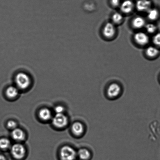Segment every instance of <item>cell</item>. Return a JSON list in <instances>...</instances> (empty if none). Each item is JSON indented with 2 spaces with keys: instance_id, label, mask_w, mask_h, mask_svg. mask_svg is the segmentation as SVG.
<instances>
[{
  "instance_id": "obj_16",
  "label": "cell",
  "mask_w": 160,
  "mask_h": 160,
  "mask_svg": "<svg viewBox=\"0 0 160 160\" xmlns=\"http://www.w3.org/2000/svg\"><path fill=\"white\" fill-rule=\"evenodd\" d=\"M159 12L156 9L150 8L147 11V17L149 19L155 20L159 17Z\"/></svg>"
},
{
  "instance_id": "obj_9",
  "label": "cell",
  "mask_w": 160,
  "mask_h": 160,
  "mask_svg": "<svg viewBox=\"0 0 160 160\" xmlns=\"http://www.w3.org/2000/svg\"><path fill=\"white\" fill-rule=\"evenodd\" d=\"M134 4L130 0H125L121 4V10L123 13H129L132 12L134 8Z\"/></svg>"
},
{
  "instance_id": "obj_25",
  "label": "cell",
  "mask_w": 160,
  "mask_h": 160,
  "mask_svg": "<svg viewBox=\"0 0 160 160\" xmlns=\"http://www.w3.org/2000/svg\"><path fill=\"white\" fill-rule=\"evenodd\" d=\"M0 160H6V158L2 155H0Z\"/></svg>"
},
{
  "instance_id": "obj_12",
  "label": "cell",
  "mask_w": 160,
  "mask_h": 160,
  "mask_svg": "<svg viewBox=\"0 0 160 160\" xmlns=\"http://www.w3.org/2000/svg\"><path fill=\"white\" fill-rule=\"evenodd\" d=\"M132 24L133 26L136 29H141L145 26V20L142 17H136L133 20Z\"/></svg>"
},
{
  "instance_id": "obj_1",
  "label": "cell",
  "mask_w": 160,
  "mask_h": 160,
  "mask_svg": "<svg viewBox=\"0 0 160 160\" xmlns=\"http://www.w3.org/2000/svg\"><path fill=\"white\" fill-rule=\"evenodd\" d=\"M15 82L17 87L24 89L29 87L31 84V79L28 73L24 72H20L16 75Z\"/></svg>"
},
{
  "instance_id": "obj_11",
  "label": "cell",
  "mask_w": 160,
  "mask_h": 160,
  "mask_svg": "<svg viewBox=\"0 0 160 160\" xmlns=\"http://www.w3.org/2000/svg\"><path fill=\"white\" fill-rule=\"evenodd\" d=\"M72 130L73 134L78 136L83 134L84 128L82 123L79 122H76L72 125Z\"/></svg>"
},
{
  "instance_id": "obj_10",
  "label": "cell",
  "mask_w": 160,
  "mask_h": 160,
  "mask_svg": "<svg viewBox=\"0 0 160 160\" xmlns=\"http://www.w3.org/2000/svg\"><path fill=\"white\" fill-rule=\"evenodd\" d=\"M12 136L14 140L18 142L24 140L25 138V133L22 130L18 128H16L13 130L12 133Z\"/></svg>"
},
{
  "instance_id": "obj_17",
  "label": "cell",
  "mask_w": 160,
  "mask_h": 160,
  "mask_svg": "<svg viewBox=\"0 0 160 160\" xmlns=\"http://www.w3.org/2000/svg\"><path fill=\"white\" fill-rule=\"evenodd\" d=\"M146 52L148 57L153 58L158 55L159 54V51L156 47L150 46L147 48Z\"/></svg>"
},
{
  "instance_id": "obj_24",
  "label": "cell",
  "mask_w": 160,
  "mask_h": 160,
  "mask_svg": "<svg viewBox=\"0 0 160 160\" xmlns=\"http://www.w3.org/2000/svg\"><path fill=\"white\" fill-rule=\"evenodd\" d=\"M120 3V0H111V4L114 7L119 6Z\"/></svg>"
},
{
  "instance_id": "obj_4",
  "label": "cell",
  "mask_w": 160,
  "mask_h": 160,
  "mask_svg": "<svg viewBox=\"0 0 160 160\" xmlns=\"http://www.w3.org/2000/svg\"><path fill=\"white\" fill-rule=\"evenodd\" d=\"M67 117L63 114H56L52 119V123L58 128H62L68 123Z\"/></svg>"
},
{
  "instance_id": "obj_23",
  "label": "cell",
  "mask_w": 160,
  "mask_h": 160,
  "mask_svg": "<svg viewBox=\"0 0 160 160\" xmlns=\"http://www.w3.org/2000/svg\"><path fill=\"white\" fill-rule=\"evenodd\" d=\"M54 111L56 114H62L65 111V109L62 106H58L55 108Z\"/></svg>"
},
{
  "instance_id": "obj_19",
  "label": "cell",
  "mask_w": 160,
  "mask_h": 160,
  "mask_svg": "<svg viewBox=\"0 0 160 160\" xmlns=\"http://www.w3.org/2000/svg\"><path fill=\"white\" fill-rule=\"evenodd\" d=\"M123 18V16L121 14L118 12L114 13L112 17V21L116 24H119L121 22Z\"/></svg>"
},
{
  "instance_id": "obj_5",
  "label": "cell",
  "mask_w": 160,
  "mask_h": 160,
  "mask_svg": "<svg viewBox=\"0 0 160 160\" xmlns=\"http://www.w3.org/2000/svg\"><path fill=\"white\" fill-rule=\"evenodd\" d=\"M121 90V88L119 84L116 83H112L108 87L107 93L109 98H115L120 95Z\"/></svg>"
},
{
  "instance_id": "obj_14",
  "label": "cell",
  "mask_w": 160,
  "mask_h": 160,
  "mask_svg": "<svg viewBox=\"0 0 160 160\" xmlns=\"http://www.w3.org/2000/svg\"><path fill=\"white\" fill-rule=\"evenodd\" d=\"M80 159L82 160H88L91 157L90 152L87 149H81L78 153Z\"/></svg>"
},
{
  "instance_id": "obj_6",
  "label": "cell",
  "mask_w": 160,
  "mask_h": 160,
  "mask_svg": "<svg viewBox=\"0 0 160 160\" xmlns=\"http://www.w3.org/2000/svg\"><path fill=\"white\" fill-rule=\"evenodd\" d=\"M134 39L136 43L142 46L147 45L149 42L148 36L142 32H138L135 34Z\"/></svg>"
},
{
  "instance_id": "obj_22",
  "label": "cell",
  "mask_w": 160,
  "mask_h": 160,
  "mask_svg": "<svg viewBox=\"0 0 160 160\" xmlns=\"http://www.w3.org/2000/svg\"><path fill=\"white\" fill-rule=\"evenodd\" d=\"M7 126L10 129L13 130L17 128V123L13 121L10 120L8 122Z\"/></svg>"
},
{
  "instance_id": "obj_13",
  "label": "cell",
  "mask_w": 160,
  "mask_h": 160,
  "mask_svg": "<svg viewBox=\"0 0 160 160\" xmlns=\"http://www.w3.org/2000/svg\"><path fill=\"white\" fill-rule=\"evenodd\" d=\"M39 116L42 120L44 121L49 120L52 117L51 111L47 108L41 109L39 111Z\"/></svg>"
},
{
  "instance_id": "obj_18",
  "label": "cell",
  "mask_w": 160,
  "mask_h": 160,
  "mask_svg": "<svg viewBox=\"0 0 160 160\" xmlns=\"http://www.w3.org/2000/svg\"><path fill=\"white\" fill-rule=\"evenodd\" d=\"M11 142L8 139L2 138L0 139V148L3 150H6L9 148Z\"/></svg>"
},
{
  "instance_id": "obj_21",
  "label": "cell",
  "mask_w": 160,
  "mask_h": 160,
  "mask_svg": "<svg viewBox=\"0 0 160 160\" xmlns=\"http://www.w3.org/2000/svg\"><path fill=\"white\" fill-rule=\"evenodd\" d=\"M153 42L156 46L160 47V33H158L154 36L153 37Z\"/></svg>"
},
{
  "instance_id": "obj_8",
  "label": "cell",
  "mask_w": 160,
  "mask_h": 160,
  "mask_svg": "<svg viewBox=\"0 0 160 160\" xmlns=\"http://www.w3.org/2000/svg\"><path fill=\"white\" fill-rule=\"evenodd\" d=\"M151 2L149 0H138L136 2V7L140 12H147L151 8Z\"/></svg>"
},
{
  "instance_id": "obj_20",
  "label": "cell",
  "mask_w": 160,
  "mask_h": 160,
  "mask_svg": "<svg viewBox=\"0 0 160 160\" xmlns=\"http://www.w3.org/2000/svg\"><path fill=\"white\" fill-rule=\"evenodd\" d=\"M146 29L147 32L149 33H153L156 30V27L152 23H148L146 26Z\"/></svg>"
},
{
  "instance_id": "obj_3",
  "label": "cell",
  "mask_w": 160,
  "mask_h": 160,
  "mask_svg": "<svg viewBox=\"0 0 160 160\" xmlns=\"http://www.w3.org/2000/svg\"><path fill=\"white\" fill-rule=\"evenodd\" d=\"M11 153L15 159H20L24 157L26 149L23 145L20 144H15L11 148Z\"/></svg>"
},
{
  "instance_id": "obj_15",
  "label": "cell",
  "mask_w": 160,
  "mask_h": 160,
  "mask_svg": "<svg viewBox=\"0 0 160 160\" xmlns=\"http://www.w3.org/2000/svg\"><path fill=\"white\" fill-rule=\"evenodd\" d=\"M18 89L15 86H10L8 88L6 91V95L10 98H15L18 95Z\"/></svg>"
},
{
  "instance_id": "obj_7",
  "label": "cell",
  "mask_w": 160,
  "mask_h": 160,
  "mask_svg": "<svg viewBox=\"0 0 160 160\" xmlns=\"http://www.w3.org/2000/svg\"><path fill=\"white\" fill-rule=\"evenodd\" d=\"M116 32L115 26L112 23L108 22L105 25L103 30V33L107 38H112L115 35Z\"/></svg>"
},
{
  "instance_id": "obj_2",
  "label": "cell",
  "mask_w": 160,
  "mask_h": 160,
  "mask_svg": "<svg viewBox=\"0 0 160 160\" xmlns=\"http://www.w3.org/2000/svg\"><path fill=\"white\" fill-rule=\"evenodd\" d=\"M77 155L76 152L71 147L66 146L61 148L60 156L62 160H74Z\"/></svg>"
}]
</instances>
